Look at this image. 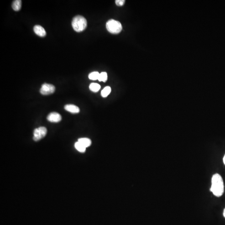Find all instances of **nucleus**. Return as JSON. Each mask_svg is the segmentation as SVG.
<instances>
[{
    "instance_id": "nucleus-2",
    "label": "nucleus",
    "mask_w": 225,
    "mask_h": 225,
    "mask_svg": "<svg viewBox=\"0 0 225 225\" xmlns=\"http://www.w3.org/2000/svg\"><path fill=\"white\" fill-rule=\"evenodd\" d=\"M87 21L81 16H77L73 18L72 26L74 30L77 32L83 31L87 26Z\"/></svg>"
},
{
    "instance_id": "nucleus-11",
    "label": "nucleus",
    "mask_w": 225,
    "mask_h": 225,
    "mask_svg": "<svg viewBox=\"0 0 225 225\" xmlns=\"http://www.w3.org/2000/svg\"><path fill=\"white\" fill-rule=\"evenodd\" d=\"M75 147L76 148V150H77L79 151L80 152L84 153L86 151V147H85L79 141L76 142L75 143Z\"/></svg>"
},
{
    "instance_id": "nucleus-6",
    "label": "nucleus",
    "mask_w": 225,
    "mask_h": 225,
    "mask_svg": "<svg viewBox=\"0 0 225 225\" xmlns=\"http://www.w3.org/2000/svg\"><path fill=\"white\" fill-rule=\"evenodd\" d=\"M47 120L53 123H58L61 120L62 117L59 113L57 112H52L48 116Z\"/></svg>"
},
{
    "instance_id": "nucleus-9",
    "label": "nucleus",
    "mask_w": 225,
    "mask_h": 225,
    "mask_svg": "<svg viewBox=\"0 0 225 225\" xmlns=\"http://www.w3.org/2000/svg\"><path fill=\"white\" fill-rule=\"evenodd\" d=\"M78 141L87 148L90 146L91 144V141L89 138H79Z\"/></svg>"
},
{
    "instance_id": "nucleus-8",
    "label": "nucleus",
    "mask_w": 225,
    "mask_h": 225,
    "mask_svg": "<svg viewBox=\"0 0 225 225\" xmlns=\"http://www.w3.org/2000/svg\"><path fill=\"white\" fill-rule=\"evenodd\" d=\"M36 34L40 37H44L46 35V32L44 28L40 25H36L33 28Z\"/></svg>"
},
{
    "instance_id": "nucleus-16",
    "label": "nucleus",
    "mask_w": 225,
    "mask_h": 225,
    "mask_svg": "<svg viewBox=\"0 0 225 225\" xmlns=\"http://www.w3.org/2000/svg\"><path fill=\"white\" fill-rule=\"evenodd\" d=\"M116 4L118 6H122L125 3V0H117L115 1Z\"/></svg>"
},
{
    "instance_id": "nucleus-12",
    "label": "nucleus",
    "mask_w": 225,
    "mask_h": 225,
    "mask_svg": "<svg viewBox=\"0 0 225 225\" xmlns=\"http://www.w3.org/2000/svg\"><path fill=\"white\" fill-rule=\"evenodd\" d=\"M111 88L109 86H106L101 91V95L103 97L106 98L109 95L111 92Z\"/></svg>"
},
{
    "instance_id": "nucleus-17",
    "label": "nucleus",
    "mask_w": 225,
    "mask_h": 225,
    "mask_svg": "<svg viewBox=\"0 0 225 225\" xmlns=\"http://www.w3.org/2000/svg\"><path fill=\"white\" fill-rule=\"evenodd\" d=\"M223 161L224 164L225 165V155L223 158Z\"/></svg>"
},
{
    "instance_id": "nucleus-14",
    "label": "nucleus",
    "mask_w": 225,
    "mask_h": 225,
    "mask_svg": "<svg viewBox=\"0 0 225 225\" xmlns=\"http://www.w3.org/2000/svg\"><path fill=\"white\" fill-rule=\"evenodd\" d=\"M99 74H100L98 72H93L91 73L89 75V79L92 80H98Z\"/></svg>"
},
{
    "instance_id": "nucleus-5",
    "label": "nucleus",
    "mask_w": 225,
    "mask_h": 225,
    "mask_svg": "<svg viewBox=\"0 0 225 225\" xmlns=\"http://www.w3.org/2000/svg\"><path fill=\"white\" fill-rule=\"evenodd\" d=\"M55 91V86L50 84H44L42 85L40 91L41 94L48 95L54 93Z\"/></svg>"
},
{
    "instance_id": "nucleus-7",
    "label": "nucleus",
    "mask_w": 225,
    "mask_h": 225,
    "mask_svg": "<svg viewBox=\"0 0 225 225\" xmlns=\"http://www.w3.org/2000/svg\"><path fill=\"white\" fill-rule=\"evenodd\" d=\"M64 108L68 112L72 113H78L80 112L79 107L73 104H67L64 106Z\"/></svg>"
},
{
    "instance_id": "nucleus-15",
    "label": "nucleus",
    "mask_w": 225,
    "mask_h": 225,
    "mask_svg": "<svg viewBox=\"0 0 225 225\" xmlns=\"http://www.w3.org/2000/svg\"><path fill=\"white\" fill-rule=\"evenodd\" d=\"M108 76L107 73L106 72H102L99 74L98 80L99 81H103V82H106L107 80Z\"/></svg>"
},
{
    "instance_id": "nucleus-4",
    "label": "nucleus",
    "mask_w": 225,
    "mask_h": 225,
    "mask_svg": "<svg viewBox=\"0 0 225 225\" xmlns=\"http://www.w3.org/2000/svg\"><path fill=\"white\" fill-rule=\"evenodd\" d=\"M47 132V130L45 127H40L36 128L33 132V140L36 141L40 140L45 136Z\"/></svg>"
},
{
    "instance_id": "nucleus-10",
    "label": "nucleus",
    "mask_w": 225,
    "mask_h": 225,
    "mask_svg": "<svg viewBox=\"0 0 225 225\" xmlns=\"http://www.w3.org/2000/svg\"><path fill=\"white\" fill-rule=\"evenodd\" d=\"M12 8L14 11H18L22 8V1L21 0H16L13 2L12 4Z\"/></svg>"
},
{
    "instance_id": "nucleus-1",
    "label": "nucleus",
    "mask_w": 225,
    "mask_h": 225,
    "mask_svg": "<svg viewBox=\"0 0 225 225\" xmlns=\"http://www.w3.org/2000/svg\"><path fill=\"white\" fill-rule=\"evenodd\" d=\"M210 191L216 197L222 196L224 191L223 179L218 174H214L211 179V186Z\"/></svg>"
},
{
    "instance_id": "nucleus-18",
    "label": "nucleus",
    "mask_w": 225,
    "mask_h": 225,
    "mask_svg": "<svg viewBox=\"0 0 225 225\" xmlns=\"http://www.w3.org/2000/svg\"><path fill=\"white\" fill-rule=\"evenodd\" d=\"M223 215L224 217L225 218V208L224 209V210Z\"/></svg>"
},
{
    "instance_id": "nucleus-3",
    "label": "nucleus",
    "mask_w": 225,
    "mask_h": 225,
    "mask_svg": "<svg viewBox=\"0 0 225 225\" xmlns=\"http://www.w3.org/2000/svg\"><path fill=\"white\" fill-rule=\"evenodd\" d=\"M106 26L107 30L113 34H118L120 33L122 30V26L120 22L113 19L108 21Z\"/></svg>"
},
{
    "instance_id": "nucleus-13",
    "label": "nucleus",
    "mask_w": 225,
    "mask_h": 225,
    "mask_svg": "<svg viewBox=\"0 0 225 225\" xmlns=\"http://www.w3.org/2000/svg\"><path fill=\"white\" fill-rule=\"evenodd\" d=\"M101 89V86L98 84L92 83L90 85L89 89L91 91L94 92H97Z\"/></svg>"
}]
</instances>
